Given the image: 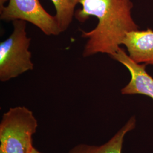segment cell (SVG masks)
I'll return each mask as SVG.
<instances>
[{"label":"cell","mask_w":153,"mask_h":153,"mask_svg":"<svg viewBox=\"0 0 153 153\" xmlns=\"http://www.w3.org/2000/svg\"><path fill=\"white\" fill-rule=\"evenodd\" d=\"M131 60L137 64L153 65V31L138 30L127 33L122 42Z\"/></svg>","instance_id":"cell-6"},{"label":"cell","mask_w":153,"mask_h":153,"mask_svg":"<svg viewBox=\"0 0 153 153\" xmlns=\"http://www.w3.org/2000/svg\"><path fill=\"white\" fill-rule=\"evenodd\" d=\"M38 121L24 106L10 108L2 115L0 124V153H29Z\"/></svg>","instance_id":"cell-2"},{"label":"cell","mask_w":153,"mask_h":153,"mask_svg":"<svg viewBox=\"0 0 153 153\" xmlns=\"http://www.w3.org/2000/svg\"><path fill=\"white\" fill-rule=\"evenodd\" d=\"M31 153H41L40 152H39V150H38L36 148L33 147V149H32V151H31Z\"/></svg>","instance_id":"cell-10"},{"label":"cell","mask_w":153,"mask_h":153,"mask_svg":"<svg viewBox=\"0 0 153 153\" xmlns=\"http://www.w3.org/2000/svg\"><path fill=\"white\" fill-rule=\"evenodd\" d=\"M9 2V0H0V11L2 10L5 7V4L6 2Z\"/></svg>","instance_id":"cell-9"},{"label":"cell","mask_w":153,"mask_h":153,"mask_svg":"<svg viewBox=\"0 0 153 153\" xmlns=\"http://www.w3.org/2000/svg\"><path fill=\"white\" fill-rule=\"evenodd\" d=\"M10 36L0 43V81L6 82L26 71H32L33 64L28 50L31 39L27 37V22L16 20Z\"/></svg>","instance_id":"cell-3"},{"label":"cell","mask_w":153,"mask_h":153,"mask_svg":"<svg viewBox=\"0 0 153 153\" xmlns=\"http://www.w3.org/2000/svg\"><path fill=\"white\" fill-rule=\"evenodd\" d=\"M111 57L126 66L131 75L130 82L121 90L122 94H142L153 99V78L146 71V65L137 64L121 48Z\"/></svg>","instance_id":"cell-5"},{"label":"cell","mask_w":153,"mask_h":153,"mask_svg":"<svg viewBox=\"0 0 153 153\" xmlns=\"http://www.w3.org/2000/svg\"><path fill=\"white\" fill-rule=\"evenodd\" d=\"M31 151H32V150H31ZM31 153V152H30V153Z\"/></svg>","instance_id":"cell-11"},{"label":"cell","mask_w":153,"mask_h":153,"mask_svg":"<svg viewBox=\"0 0 153 153\" xmlns=\"http://www.w3.org/2000/svg\"><path fill=\"white\" fill-rule=\"evenodd\" d=\"M79 4L82 8L74 14L78 22H85L91 16L98 20L92 30H81V37L87 39L83 57L98 53L111 57L120 48L126 34L138 28L131 16V0H81Z\"/></svg>","instance_id":"cell-1"},{"label":"cell","mask_w":153,"mask_h":153,"mask_svg":"<svg viewBox=\"0 0 153 153\" xmlns=\"http://www.w3.org/2000/svg\"><path fill=\"white\" fill-rule=\"evenodd\" d=\"M136 126L135 117H131L120 130L109 141L101 146L78 144L72 148L69 153H121L123 143L126 134Z\"/></svg>","instance_id":"cell-7"},{"label":"cell","mask_w":153,"mask_h":153,"mask_svg":"<svg viewBox=\"0 0 153 153\" xmlns=\"http://www.w3.org/2000/svg\"><path fill=\"white\" fill-rule=\"evenodd\" d=\"M56 10L55 16L61 32H64L69 27L74 17L75 8L81 0H51Z\"/></svg>","instance_id":"cell-8"},{"label":"cell","mask_w":153,"mask_h":153,"mask_svg":"<svg viewBox=\"0 0 153 153\" xmlns=\"http://www.w3.org/2000/svg\"><path fill=\"white\" fill-rule=\"evenodd\" d=\"M0 18L6 22L22 20L31 23L48 36L62 33L55 16L46 11L39 0H9L0 11Z\"/></svg>","instance_id":"cell-4"}]
</instances>
